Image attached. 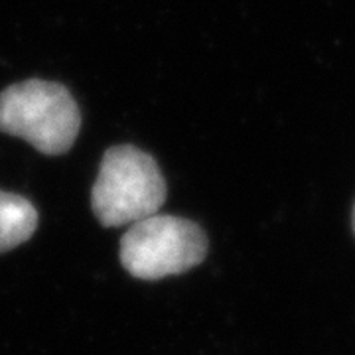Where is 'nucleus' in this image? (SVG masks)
<instances>
[{
	"mask_svg": "<svg viewBox=\"0 0 355 355\" xmlns=\"http://www.w3.org/2000/svg\"><path fill=\"white\" fill-rule=\"evenodd\" d=\"M164 202L166 182L150 154L130 144L105 153L91 191L93 214L101 225H132L156 216Z\"/></svg>",
	"mask_w": 355,
	"mask_h": 355,
	"instance_id": "f257e3e1",
	"label": "nucleus"
},
{
	"mask_svg": "<svg viewBox=\"0 0 355 355\" xmlns=\"http://www.w3.org/2000/svg\"><path fill=\"white\" fill-rule=\"evenodd\" d=\"M79 127V107L60 83L30 79L0 93V132L24 139L42 154L67 153Z\"/></svg>",
	"mask_w": 355,
	"mask_h": 355,
	"instance_id": "f03ea898",
	"label": "nucleus"
},
{
	"mask_svg": "<svg viewBox=\"0 0 355 355\" xmlns=\"http://www.w3.org/2000/svg\"><path fill=\"white\" fill-rule=\"evenodd\" d=\"M207 237L190 219L150 216L132 223L121 239V263L132 277L158 280L203 263Z\"/></svg>",
	"mask_w": 355,
	"mask_h": 355,
	"instance_id": "7ed1b4c3",
	"label": "nucleus"
},
{
	"mask_svg": "<svg viewBox=\"0 0 355 355\" xmlns=\"http://www.w3.org/2000/svg\"><path fill=\"white\" fill-rule=\"evenodd\" d=\"M38 227V211L22 196L0 190V253L10 251L32 237Z\"/></svg>",
	"mask_w": 355,
	"mask_h": 355,
	"instance_id": "20e7f679",
	"label": "nucleus"
},
{
	"mask_svg": "<svg viewBox=\"0 0 355 355\" xmlns=\"http://www.w3.org/2000/svg\"><path fill=\"white\" fill-rule=\"evenodd\" d=\"M352 227H354V233H355V203H354V211H352Z\"/></svg>",
	"mask_w": 355,
	"mask_h": 355,
	"instance_id": "39448f33",
	"label": "nucleus"
}]
</instances>
